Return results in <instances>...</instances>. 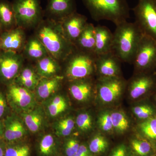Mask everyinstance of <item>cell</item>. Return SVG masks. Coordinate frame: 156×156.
<instances>
[{"mask_svg": "<svg viewBox=\"0 0 156 156\" xmlns=\"http://www.w3.org/2000/svg\"><path fill=\"white\" fill-rule=\"evenodd\" d=\"M60 70L58 61L49 56L37 61L36 72L41 78H50L57 76Z\"/></svg>", "mask_w": 156, "mask_h": 156, "instance_id": "25", "label": "cell"}, {"mask_svg": "<svg viewBox=\"0 0 156 156\" xmlns=\"http://www.w3.org/2000/svg\"><path fill=\"white\" fill-rule=\"evenodd\" d=\"M7 103L8 101L6 97L2 92H0V119L6 113Z\"/></svg>", "mask_w": 156, "mask_h": 156, "instance_id": "39", "label": "cell"}, {"mask_svg": "<svg viewBox=\"0 0 156 156\" xmlns=\"http://www.w3.org/2000/svg\"><path fill=\"white\" fill-rule=\"evenodd\" d=\"M24 58L20 53L2 51L0 53V83H13L23 66Z\"/></svg>", "mask_w": 156, "mask_h": 156, "instance_id": "10", "label": "cell"}, {"mask_svg": "<svg viewBox=\"0 0 156 156\" xmlns=\"http://www.w3.org/2000/svg\"><path fill=\"white\" fill-rule=\"evenodd\" d=\"M6 98L10 106L17 111L28 112L34 105L31 91L14 83L8 86Z\"/></svg>", "mask_w": 156, "mask_h": 156, "instance_id": "11", "label": "cell"}, {"mask_svg": "<svg viewBox=\"0 0 156 156\" xmlns=\"http://www.w3.org/2000/svg\"><path fill=\"white\" fill-rule=\"evenodd\" d=\"M2 27H1V26L0 25V34L2 33Z\"/></svg>", "mask_w": 156, "mask_h": 156, "instance_id": "44", "label": "cell"}, {"mask_svg": "<svg viewBox=\"0 0 156 156\" xmlns=\"http://www.w3.org/2000/svg\"><path fill=\"white\" fill-rule=\"evenodd\" d=\"M35 36L50 56L57 61H65L75 49L65 35L60 21L48 18L37 25Z\"/></svg>", "mask_w": 156, "mask_h": 156, "instance_id": "1", "label": "cell"}, {"mask_svg": "<svg viewBox=\"0 0 156 156\" xmlns=\"http://www.w3.org/2000/svg\"><path fill=\"white\" fill-rule=\"evenodd\" d=\"M54 144V138L52 135H45L40 143V150L41 153L45 155H49L52 151Z\"/></svg>", "mask_w": 156, "mask_h": 156, "instance_id": "36", "label": "cell"}, {"mask_svg": "<svg viewBox=\"0 0 156 156\" xmlns=\"http://www.w3.org/2000/svg\"><path fill=\"white\" fill-rule=\"evenodd\" d=\"M69 90L73 98L79 102H87L96 96V80L94 77L69 81Z\"/></svg>", "mask_w": 156, "mask_h": 156, "instance_id": "14", "label": "cell"}, {"mask_svg": "<svg viewBox=\"0 0 156 156\" xmlns=\"http://www.w3.org/2000/svg\"><path fill=\"white\" fill-rule=\"evenodd\" d=\"M136 102L132 107V112L138 122L148 119L156 115V107L149 98Z\"/></svg>", "mask_w": 156, "mask_h": 156, "instance_id": "26", "label": "cell"}, {"mask_svg": "<svg viewBox=\"0 0 156 156\" xmlns=\"http://www.w3.org/2000/svg\"><path fill=\"white\" fill-rule=\"evenodd\" d=\"M23 50L27 58L37 61L49 55L44 45L35 35L28 39Z\"/></svg>", "mask_w": 156, "mask_h": 156, "instance_id": "21", "label": "cell"}, {"mask_svg": "<svg viewBox=\"0 0 156 156\" xmlns=\"http://www.w3.org/2000/svg\"><path fill=\"white\" fill-rule=\"evenodd\" d=\"M95 51L96 56L112 52L113 33L105 26L95 27Z\"/></svg>", "mask_w": 156, "mask_h": 156, "instance_id": "17", "label": "cell"}, {"mask_svg": "<svg viewBox=\"0 0 156 156\" xmlns=\"http://www.w3.org/2000/svg\"><path fill=\"white\" fill-rule=\"evenodd\" d=\"M2 50H1V47H0V53H1V52H2Z\"/></svg>", "mask_w": 156, "mask_h": 156, "instance_id": "45", "label": "cell"}, {"mask_svg": "<svg viewBox=\"0 0 156 156\" xmlns=\"http://www.w3.org/2000/svg\"><path fill=\"white\" fill-rule=\"evenodd\" d=\"M132 11L143 34L156 41V0H138Z\"/></svg>", "mask_w": 156, "mask_h": 156, "instance_id": "7", "label": "cell"}, {"mask_svg": "<svg viewBox=\"0 0 156 156\" xmlns=\"http://www.w3.org/2000/svg\"><path fill=\"white\" fill-rule=\"evenodd\" d=\"M95 27L88 23L74 45L78 50L95 54Z\"/></svg>", "mask_w": 156, "mask_h": 156, "instance_id": "19", "label": "cell"}, {"mask_svg": "<svg viewBox=\"0 0 156 156\" xmlns=\"http://www.w3.org/2000/svg\"><path fill=\"white\" fill-rule=\"evenodd\" d=\"M116 27L113 33L112 52L122 62L132 64L144 34L134 22L126 21Z\"/></svg>", "mask_w": 156, "mask_h": 156, "instance_id": "2", "label": "cell"}, {"mask_svg": "<svg viewBox=\"0 0 156 156\" xmlns=\"http://www.w3.org/2000/svg\"><path fill=\"white\" fill-rule=\"evenodd\" d=\"M132 64L134 73H156V41L144 35Z\"/></svg>", "mask_w": 156, "mask_h": 156, "instance_id": "8", "label": "cell"}, {"mask_svg": "<svg viewBox=\"0 0 156 156\" xmlns=\"http://www.w3.org/2000/svg\"><path fill=\"white\" fill-rule=\"evenodd\" d=\"M68 107L67 101L62 95H57L52 98L48 105L49 114L56 117L65 111Z\"/></svg>", "mask_w": 156, "mask_h": 156, "instance_id": "30", "label": "cell"}, {"mask_svg": "<svg viewBox=\"0 0 156 156\" xmlns=\"http://www.w3.org/2000/svg\"><path fill=\"white\" fill-rule=\"evenodd\" d=\"M95 21L106 20L116 26L130 17V8L127 0H82Z\"/></svg>", "mask_w": 156, "mask_h": 156, "instance_id": "3", "label": "cell"}, {"mask_svg": "<svg viewBox=\"0 0 156 156\" xmlns=\"http://www.w3.org/2000/svg\"><path fill=\"white\" fill-rule=\"evenodd\" d=\"M63 77L56 76L50 78H41L36 88L40 98L46 99L57 91L60 87Z\"/></svg>", "mask_w": 156, "mask_h": 156, "instance_id": "20", "label": "cell"}, {"mask_svg": "<svg viewBox=\"0 0 156 156\" xmlns=\"http://www.w3.org/2000/svg\"><path fill=\"white\" fill-rule=\"evenodd\" d=\"M110 156H127V150L126 145L121 144L117 146L112 151Z\"/></svg>", "mask_w": 156, "mask_h": 156, "instance_id": "38", "label": "cell"}, {"mask_svg": "<svg viewBox=\"0 0 156 156\" xmlns=\"http://www.w3.org/2000/svg\"><path fill=\"white\" fill-rule=\"evenodd\" d=\"M23 116L26 126L31 132L36 133L41 130L44 122L41 112L32 109L24 113Z\"/></svg>", "mask_w": 156, "mask_h": 156, "instance_id": "28", "label": "cell"}, {"mask_svg": "<svg viewBox=\"0 0 156 156\" xmlns=\"http://www.w3.org/2000/svg\"><path fill=\"white\" fill-rule=\"evenodd\" d=\"M121 62L112 52L96 56L95 76L97 78L122 76Z\"/></svg>", "mask_w": 156, "mask_h": 156, "instance_id": "12", "label": "cell"}, {"mask_svg": "<svg viewBox=\"0 0 156 156\" xmlns=\"http://www.w3.org/2000/svg\"><path fill=\"white\" fill-rule=\"evenodd\" d=\"M139 156L137 155V156Z\"/></svg>", "mask_w": 156, "mask_h": 156, "instance_id": "46", "label": "cell"}, {"mask_svg": "<svg viewBox=\"0 0 156 156\" xmlns=\"http://www.w3.org/2000/svg\"><path fill=\"white\" fill-rule=\"evenodd\" d=\"M126 91L135 102L149 98L156 92V73H134L127 81Z\"/></svg>", "mask_w": 156, "mask_h": 156, "instance_id": "9", "label": "cell"}, {"mask_svg": "<svg viewBox=\"0 0 156 156\" xmlns=\"http://www.w3.org/2000/svg\"><path fill=\"white\" fill-rule=\"evenodd\" d=\"M97 123L99 129L104 133L112 134L114 132L110 111H104L101 112L98 118Z\"/></svg>", "mask_w": 156, "mask_h": 156, "instance_id": "32", "label": "cell"}, {"mask_svg": "<svg viewBox=\"0 0 156 156\" xmlns=\"http://www.w3.org/2000/svg\"><path fill=\"white\" fill-rule=\"evenodd\" d=\"M4 133V121L0 119V138L3 137Z\"/></svg>", "mask_w": 156, "mask_h": 156, "instance_id": "41", "label": "cell"}, {"mask_svg": "<svg viewBox=\"0 0 156 156\" xmlns=\"http://www.w3.org/2000/svg\"><path fill=\"white\" fill-rule=\"evenodd\" d=\"M12 4L18 27L31 28L42 20L43 11L40 0H13Z\"/></svg>", "mask_w": 156, "mask_h": 156, "instance_id": "6", "label": "cell"}, {"mask_svg": "<svg viewBox=\"0 0 156 156\" xmlns=\"http://www.w3.org/2000/svg\"><path fill=\"white\" fill-rule=\"evenodd\" d=\"M127 81L122 76L97 78L96 96L103 106H109L118 102L126 91Z\"/></svg>", "mask_w": 156, "mask_h": 156, "instance_id": "5", "label": "cell"}, {"mask_svg": "<svg viewBox=\"0 0 156 156\" xmlns=\"http://www.w3.org/2000/svg\"><path fill=\"white\" fill-rule=\"evenodd\" d=\"M0 25L3 31L17 27L12 2L7 0H0Z\"/></svg>", "mask_w": 156, "mask_h": 156, "instance_id": "23", "label": "cell"}, {"mask_svg": "<svg viewBox=\"0 0 156 156\" xmlns=\"http://www.w3.org/2000/svg\"><path fill=\"white\" fill-rule=\"evenodd\" d=\"M80 145L77 140L75 139L69 140L66 145V154L67 156H74L77 151Z\"/></svg>", "mask_w": 156, "mask_h": 156, "instance_id": "37", "label": "cell"}, {"mask_svg": "<svg viewBox=\"0 0 156 156\" xmlns=\"http://www.w3.org/2000/svg\"><path fill=\"white\" fill-rule=\"evenodd\" d=\"M90 153L89 147L85 144H82L80 145L79 149L74 156H91Z\"/></svg>", "mask_w": 156, "mask_h": 156, "instance_id": "40", "label": "cell"}, {"mask_svg": "<svg viewBox=\"0 0 156 156\" xmlns=\"http://www.w3.org/2000/svg\"><path fill=\"white\" fill-rule=\"evenodd\" d=\"M76 12L75 0H48L45 13L49 18L61 21Z\"/></svg>", "mask_w": 156, "mask_h": 156, "instance_id": "16", "label": "cell"}, {"mask_svg": "<svg viewBox=\"0 0 156 156\" xmlns=\"http://www.w3.org/2000/svg\"><path fill=\"white\" fill-rule=\"evenodd\" d=\"M108 145L106 137L101 134H97L91 139L89 144V149L92 153L101 154L106 150Z\"/></svg>", "mask_w": 156, "mask_h": 156, "instance_id": "31", "label": "cell"}, {"mask_svg": "<svg viewBox=\"0 0 156 156\" xmlns=\"http://www.w3.org/2000/svg\"><path fill=\"white\" fill-rule=\"evenodd\" d=\"M75 125V121L71 117L62 119L59 121L56 125V134L58 136H69L72 132Z\"/></svg>", "mask_w": 156, "mask_h": 156, "instance_id": "34", "label": "cell"}, {"mask_svg": "<svg viewBox=\"0 0 156 156\" xmlns=\"http://www.w3.org/2000/svg\"><path fill=\"white\" fill-rule=\"evenodd\" d=\"M59 21L65 35L73 45L88 23L87 17L77 12Z\"/></svg>", "mask_w": 156, "mask_h": 156, "instance_id": "15", "label": "cell"}, {"mask_svg": "<svg viewBox=\"0 0 156 156\" xmlns=\"http://www.w3.org/2000/svg\"><path fill=\"white\" fill-rule=\"evenodd\" d=\"M30 150L27 145H9L5 148V156H28Z\"/></svg>", "mask_w": 156, "mask_h": 156, "instance_id": "35", "label": "cell"}, {"mask_svg": "<svg viewBox=\"0 0 156 156\" xmlns=\"http://www.w3.org/2000/svg\"><path fill=\"white\" fill-rule=\"evenodd\" d=\"M131 141V147L139 156H149L152 152L153 145L149 141L138 136Z\"/></svg>", "mask_w": 156, "mask_h": 156, "instance_id": "29", "label": "cell"}, {"mask_svg": "<svg viewBox=\"0 0 156 156\" xmlns=\"http://www.w3.org/2000/svg\"><path fill=\"white\" fill-rule=\"evenodd\" d=\"M41 78L32 67L27 66L23 68L13 83L32 91L36 89Z\"/></svg>", "mask_w": 156, "mask_h": 156, "instance_id": "22", "label": "cell"}, {"mask_svg": "<svg viewBox=\"0 0 156 156\" xmlns=\"http://www.w3.org/2000/svg\"></svg>", "mask_w": 156, "mask_h": 156, "instance_id": "47", "label": "cell"}, {"mask_svg": "<svg viewBox=\"0 0 156 156\" xmlns=\"http://www.w3.org/2000/svg\"><path fill=\"white\" fill-rule=\"evenodd\" d=\"M96 55L75 49L65 60V76L68 80L94 77Z\"/></svg>", "mask_w": 156, "mask_h": 156, "instance_id": "4", "label": "cell"}, {"mask_svg": "<svg viewBox=\"0 0 156 156\" xmlns=\"http://www.w3.org/2000/svg\"><path fill=\"white\" fill-rule=\"evenodd\" d=\"M114 131L118 134H124L130 128V119L126 113L121 110L111 111Z\"/></svg>", "mask_w": 156, "mask_h": 156, "instance_id": "27", "label": "cell"}, {"mask_svg": "<svg viewBox=\"0 0 156 156\" xmlns=\"http://www.w3.org/2000/svg\"><path fill=\"white\" fill-rule=\"evenodd\" d=\"M26 42L24 29L18 27L0 34V47L2 51L20 53L23 50Z\"/></svg>", "mask_w": 156, "mask_h": 156, "instance_id": "13", "label": "cell"}, {"mask_svg": "<svg viewBox=\"0 0 156 156\" xmlns=\"http://www.w3.org/2000/svg\"><path fill=\"white\" fill-rule=\"evenodd\" d=\"M3 137L9 142L20 139L25 134L26 129L19 119L14 115L8 116L4 120Z\"/></svg>", "mask_w": 156, "mask_h": 156, "instance_id": "18", "label": "cell"}, {"mask_svg": "<svg viewBox=\"0 0 156 156\" xmlns=\"http://www.w3.org/2000/svg\"><path fill=\"white\" fill-rule=\"evenodd\" d=\"M5 149L3 148V145L0 143V156H5Z\"/></svg>", "mask_w": 156, "mask_h": 156, "instance_id": "42", "label": "cell"}, {"mask_svg": "<svg viewBox=\"0 0 156 156\" xmlns=\"http://www.w3.org/2000/svg\"><path fill=\"white\" fill-rule=\"evenodd\" d=\"M136 131L138 136L156 146V115L148 119L138 122Z\"/></svg>", "mask_w": 156, "mask_h": 156, "instance_id": "24", "label": "cell"}, {"mask_svg": "<svg viewBox=\"0 0 156 156\" xmlns=\"http://www.w3.org/2000/svg\"><path fill=\"white\" fill-rule=\"evenodd\" d=\"M75 124L79 131L85 133L89 132L93 126L92 115L88 112L81 113L76 118Z\"/></svg>", "mask_w": 156, "mask_h": 156, "instance_id": "33", "label": "cell"}, {"mask_svg": "<svg viewBox=\"0 0 156 156\" xmlns=\"http://www.w3.org/2000/svg\"><path fill=\"white\" fill-rule=\"evenodd\" d=\"M151 97H153V101H152L156 107V92L154 93Z\"/></svg>", "mask_w": 156, "mask_h": 156, "instance_id": "43", "label": "cell"}]
</instances>
